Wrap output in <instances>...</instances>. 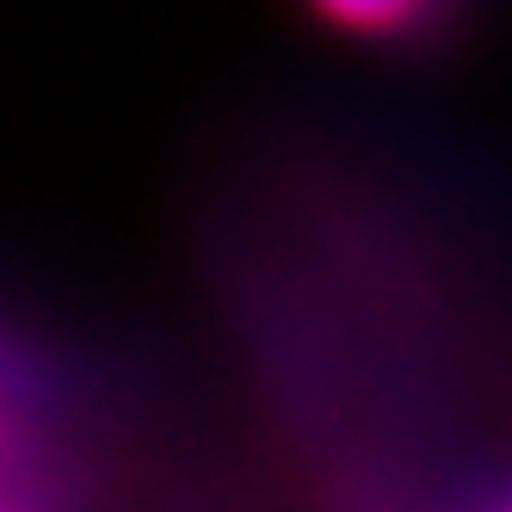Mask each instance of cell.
<instances>
[{
    "label": "cell",
    "instance_id": "6da1fadb",
    "mask_svg": "<svg viewBox=\"0 0 512 512\" xmlns=\"http://www.w3.org/2000/svg\"><path fill=\"white\" fill-rule=\"evenodd\" d=\"M303 7L315 25L352 44H414L432 25H445L451 0H303Z\"/></svg>",
    "mask_w": 512,
    "mask_h": 512
},
{
    "label": "cell",
    "instance_id": "7a4b0ae2",
    "mask_svg": "<svg viewBox=\"0 0 512 512\" xmlns=\"http://www.w3.org/2000/svg\"><path fill=\"white\" fill-rule=\"evenodd\" d=\"M31 395L19 389V377H13V364L0 358V469L7 463H19L25 457V445H31ZM0 500H7V488H0Z\"/></svg>",
    "mask_w": 512,
    "mask_h": 512
}]
</instances>
